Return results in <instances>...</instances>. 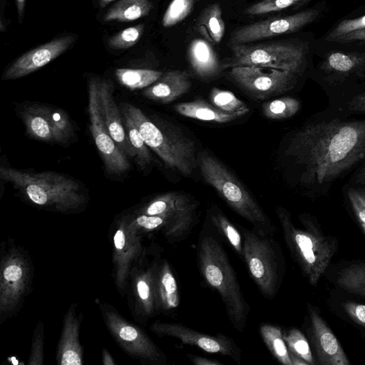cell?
Here are the masks:
<instances>
[{"instance_id":"38","label":"cell","mask_w":365,"mask_h":365,"mask_svg":"<svg viewBox=\"0 0 365 365\" xmlns=\"http://www.w3.org/2000/svg\"><path fill=\"white\" fill-rule=\"evenodd\" d=\"M348 197L355 215L365 234V204L359 198L356 189L348 190Z\"/></svg>"},{"instance_id":"15","label":"cell","mask_w":365,"mask_h":365,"mask_svg":"<svg viewBox=\"0 0 365 365\" xmlns=\"http://www.w3.org/2000/svg\"><path fill=\"white\" fill-rule=\"evenodd\" d=\"M73 40V36H62L27 51L4 71L2 78L16 79L38 70L64 53Z\"/></svg>"},{"instance_id":"20","label":"cell","mask_w":365,"mask_h":365,"mask_svg":"<svg viewBox=\"0 0 365 365\" xmlns=\"http://www.w3.org/2000/svg\"><path fill=\"white\" fill-rule=\"evenodd\" d=\"M175 111L185 116L202 121L227 123L241 117L237 113H228L200 99L178 103Z\"/></svg>"},{"instance_id":"24","label":"cell","mask_w":365,"mask_h":365,"mask_svg":"<svg viewBox=\"0 0 365 365\" xmlns=\"http://www.w3.org/2000/svg\"><path fill=\"white\" fill-rule=\"evenodd\" d=\"M157 294L164 309H173L180 304V294L176 279L169 264L165 262L159 274Z\"/></svg>"},{"instance_id":"31","label":"cell","mask_w":365,"mask_h":365,"mask_svg":"<svg viewBox=\"0 0 365 365\" xmlns=\"http://www.w3.org/2000/svg\"><path fill=\"white\" fill-rule=\"evenodd\" d=\"M211 220L239 255H243V240L237 228L221 212H212Z\"/></svg>"},{"instance_id":"11","label":"cell","mask_w":365,"mask_h":365,"mask_svg":"<svg viewBox=\"0 0 365 365\" xmlns=\"http://www.w3.org/2000/svg\"><path fill=\"white\" fill-rule=\"evenodd\" d=\"M229 73L247 93L261 100L291 90L297 81L292 72L255 66L232 67Z\"/></svg>"},{"instance_id":"7","label":"cell","mask_w":365,"mask_h":365,"mask_svg":"<svg viewBox=\"0 0 365 365\" xmlns=\"http://www.w3.org/2000/svg\"><path fill=\"white\" fill-rule=\"evenodd\" d=\"M232 56L221 63L222 70L255 66L299 73L305 60L307 46L290 41H268L230 46Z\"/></svg>"},{"instance_id":"10","label":"cell","mask_w":365,"mask_h":365,"mask_svg":"<svg viewBox=\"0 0 365 365\" xmlns=\"http://www.w3.org/2000/svg\"><path fill=\"white\" fill-rule=\"evenodd\" d=\"M21 118L27 133L38 140L65 143L74 134L68 115L60 108L34 103L21 111Z\"/></svg>"},{"instance_id":"22","label":"cell","mask_w":365,"mask_h":365,"mask_svg":"<svg viewBox=\"0 0 365 365\" xmlns=\"http://www.w3.org/2000/svg\"><path fill=\"white\" fill-rule=\"evenodd\" d=\"M150 0H119L103 16L105 21L129 22L144 17L150 11Z\"/></svg>"},{"instance_id":"4","label":"cell","mask_w":365,"mask_h":365,"mask_svg":"<svg viewBox=\"0 0 365 365\" xmlns=\"http://www.w3.org/2000/svg\"><path fill=\"white\" fill-rule=\"evenodd\" d=\"M198 258L205 280L220 294L234 327L242 331L249 310L223 247L215 237L205 235L200 241Z\"/></svg>"},{"instance_id":"18","label":"cell","mask_w":365,"mask_h":365,"mask_svg":"<svg viewBox=\"0 0 365 365\" xmlns=\"http://www.w3.org/2000/svg\"><path fill=\"white\" fill-rule=\"evenodd\" d=\"M192 86L187 71L173 70L166 72L153 84L145 88L147 98L168 103L186 93Z\"/></svg>"},{"instance_id":"25","label":"cell","mask_w":365,"mask_h":365,"mask_svg":"<svg viewBox=\"0 0 365 365\" xmlns=\"http://www.w3.org/2000/svg\"><path fill=\"white\" fill-rule=\"evenodd\" d=\"M120 110L127 135L136 155L135 163L141 169H145L150 165L152 161L148 147L145 144L138 126L128 113L121 108H120Z\"/></svg>"},{"instance_id":"32","label":"cell","mask_w":365,"mask_h":365,"mask_svg":"<svg viewBox=\"0 0 365 365\" xmlns=\"http://www.w3.org/2000/svg\"><path fill=\"white\" fill-rule=\"evenodd\" d=\"M289 352L292 353L306 361L309 365H314L309 343L304 335L297 329H292L283 334Z\"/></svg>"},{"instance_id":"23","label":"cell","mask_w":365,"mask_h":365,"mask_svg":"<svg viewBox=\"0 0 365 365\" xmlns=\"http://www.w3.org/2000/svg\"><path fill=\"white\" fill-rule=\"evenodd\" d=\"M364 65L365 56L336 51L329 54L323 68L325 72L343 78Z\"/></svg>"},{"instance_id":"45","label":"cell","mask_w":365,"mask_h":365,"mask_svg":"<svg viewBox=\"0 0 365 365\" xmlns=\"http://www.w3.org/2000/svg\"><path fill=\"white\" fill-rule=\"evenodd\" d=\"M113 242L115 248L118 250H122L125 245V237L123 232L121 230H118L115 233L113 237Z\"/></svg>"},{"instance_id":"48","label":"cell","mask_w":365,"mask_h":365,"mask_svg":"<svg viewBox=\"0 0 365 365\" xmlns=\"http://www.w3.org/2000/svg\"><path fill=\"white\" fill-rule=\"evenodd\" d=\"M19 16L21 18L24 15V5L26 0H16Z\"/></svg>"},{"instance_id":"14","label":"cell","mask_w":365,"mask_h":365,"mask_svg":"<svg viewBox=\"0 0 365 365\" xmlns=\"http://www.w3.org/2000/svg\"><path fill=\"white\" fill-rule=\"evenodd\" d=\"M153 329L158 334L176 338L206 352L228 356L240 362V350L232 339L224 335L205 334L178 323H158L153 325Z\"/></svg>"},{"instance_id":"36","label":"cell","mask_w":365,"mask_h":365,"mask_svg":"<svg viewBox=\"0 0 365 365\" xmlns=\"http://www.w3.org/2000/svg\"><path fill=\"white\" fill-rule=\"evenodd\" d=\"M365 29V15L354 19L341 21L327 36V41H333L334 38L346 34Z\"/></svg>"},{"instance_id":"41","label":"cell","mask_w":365,"mask_h":365,"mask_svg":"<svg viewBox=\"0 0 365 365\" xmlns=\"http://www.w3.org/2000/svg\"><path fill=\"white\" fill-rule=\"evenodd\" d=\"M347 108L351 111L365 112V92L352 98L348 102Z\"/></svg>"},{"instance_id":"42","label":"cell","mask_w":365,"mask_h":365,"mask_svg":"<svg viewBox=\"0 0 365 365\" xmlns=\"http://www.w3.org/2000/svg\"><path fill=\"white\" fill-rule=\"evenodd\" d=\"M365 40V29L356 30L344 35L340 36L334 39L333 41L338 42H349L354 41H364Z\"/></svg>"},{"instance_id":"30","label":"cell","mask_w":365,"mask_h":365,"mask_svg":"<svg viewBox=\"0 0 365 365\" xmlns=\"http://www.w3.org/2000/svg\"><path fill=\"white\" fill-rule=\"evenodd\" d=\"M210 98L212 103L224 112L237 113L242 116L249 112L247 105L229 91L212 88Z\"/></svg>"},{"instance_id":"47","label":"cell","mask_w":365,"mask_h":365,"mask_svg":"<svg viewBox=\"0 0 365 365\" xmlns=\"http://www.w3.org/2000/svg\"><path fill=\"white\" fill-rule=\"evenodd\" d=\"M356 181L365 186V166L356 175Z\"/></svg>"},{"instance_id":"19","label":"cell","mask_w":365,"mask_h":365,"mask_svg":"<svg viewBox=\"0 0 365 365\" xmlns=\"http://www.w3.org/2000/svg\"><path fill=\"white\" fill-rule=\"evenodd\" d=\"M187 56L192 71L202 80L213 79L222 71L215 49L205 39H193L189 45Z\"/></svg>"},{"instance_id":"12","label":"cell","mask_w":365,"mask_h":365,"mask_svg":"<svg viewBox=\"0 0 365 365\" xmlns=\"http://www.w3.org/2000/svg\"><path fill=\"white\" fill-rule=\"evenodd\" d=\"M318 14L317 10L308 9L290 16L270 18L245 25L232 34L229 46L252 43L295 32L313 21Z\"/></svg>"},{"instance_id":"44","label":"cell","mask_w":365,"mask_h":365,"mask_svg":"<svg viewBox=\"0 0 365 365\" xmlns=\"http://www.w3.org/2000/svg\"><path fill=\"white\" fill-rule=\"evenodd\" d=\"M190 360L195 365H222V364L218 361L207 359L203 356L187 355Z\"/></svg>"},{"instance_id":"35","label":"cell","mask_w":365,"mask_h":365,"mask_svg":"<svg viewBox=\"0 0 365 365\" xmlns=\"http://www.w3.org/2000/svg\"><path fill=\"white\" fill-rule=\"evenodd\" d=\"M302 0H263L247 8L244 13L248 15H261L287 9Z\"/></svg>"},{"instance_id":"43","label":"cell","mask_w":365,"mask_h":365,"mask_svg":"<svg viewBox=\"0 0 365 365\" xmlns=\"http://www.w3.org/2000/svg\"><path fill=\"white\" fill-rule=\"evenodd\" d=\"M62 364H81V358L78 354L73 350H67L63 353L61 360Z\"/></svg>"},{"instance_id":"13","label":"cell","mask_w":365,"mask_h":365,"mask_svg":"<svg viewBox=\"0 0 365 365\" xmlns=\"http://www.w3.org/2000/svg\"><path fill=\"white\" fill-rule=\"evenodd\" d=\"M197 204L178 192L162 194L154 198L143 212L148 215L165 217L170 224L174 242L185 237L195 221Z\"/></svg>"},{"instance_id":"34","label":"cell","mask_w":365,"mask_h":365,"mask_svg":"<svg viewBox=\"0 0 365 365\" xmlns=\"http://www.w3.org/2000/svg\"><path fill=\"white\" fill-rule=\"evenodd\" d=\"M144 24L126 28L108 40L109 47L113 49H126L135 45L143 36Z\"/></svg>"},{"instance_id":"29","label":"cell","mask_w":365,"mask_h":365,"mask_svg":"<svg viewBox=\"0 0 365 365\" xmlns=\"http://www.w3.org/2000/svg\"><path fill=\"white\" fill-rule=\"evenodd\" d=\"M299 108L300 103L297 99L283 97L264 103L262 113L267 118L279 120L293 116Z\"/></svg>"},{"instance_id":"6","label":"cell","mask_w":365,"mask_h":365,"mask_svg":"<svg viewBox=\"0 0 365 365\" xmlns=\"http://www.w3.org/2000/svg\"><path fill=\"white\" fill-rule=\"evenodd\" d=\"M197 165L205 181L213 187L238 215L251 223L256 232L273 233L268 217L244 185L220 161L208 153L200 152Z\"/></svg>"},{"instance_id":"21","label":"cell","mask_w":365,"mask_h":365,"mask_svg":"<svg viewBox=\"0 0 365 365\" xmlns=\"http://www.w3.org/2000/svg\"><path fill=\"white\" fill-rule=\"evenodd\" d=\"M196 26L205 40L212 43H220L225 31L220 5L212 4L205 7L199 16Z\"/></svg>"},{"instance_id":"26","label":"cell","mask_w":365,"mask_h":365,"mask_svg":"<svg viewBox=\"0 0 365 365\" xmlns=\"http://www.w3.org/2000/svg\"><path fill=\"white\" fill-rule=\"evenodd\" d=\"M163 73L150 69L118 68L115 76L118 82L130 90L147 88L155 83Z\"/></svg>"},{"instance_id":"50","label":"cell","mask_w":365,"mask_h":365,"mask_svg":"<svg viewBox=\"0 0 365 365\" xmlns=\"http://www.w3.org/2000/svg\"><path fill=\"white\" fill-rule=\"evenodd\" d=\"M115 0H100V6L101 7H105L106 5L110 4V2L113 1Z\"/></svg>"},{"instance_id":"37","label":"cell","mask_w":365,"mask_h":365,"mask_svg":"<svg viewBox=\"0 0 365 365\" xmlns=\"http://www.w3.org/2000/svg\"><path fill=\"white\" fill-rule=\"evenodd\" d=\"M342 307L347 315L357 324L365 327V305L355 302H345Z\"/></svg>"},{"instance_id":"5","label":"cell","mask_w":365,"mask_h":365,"mask_svg":"<svg viewBox=\"0 0 365 365\" xmlns=\"http://www.w3.org/2000/svg\"><path fill=\"white\" fill-rule=\"evenodd\" d=\"M0 177L40 206L51 205L59 209L73 208L84 200L80 185L56 172L30 173L1 166Z\"/></svg>"},{"instance_id":"40","label":"cell","mask_w":365,"mask_h":365,"mask_svg":"<svg viewBox=\"0 0 365 365\" xmlns=\"http://www.w3.org/2000/svg\"><path fill=\"white\" fill-rule=\"evenodd\" d=\"M22 269L16 264L7 266L4 271V279L9 282H15L22 277Z\"/></svg>"},{"instance_id":"39","label":"cell","mask_w":365,"mask_h":365,"mask_svg":"<svg viewBox=\"0 0 365 365\" xmlns=\"http://www.w3.org/2000/svg\"><path fill=\"white\" fill-rule=\"evenodd\" d=\"M137 290L140 299L145 302L148 307L150 306L151 289L149 283L145 279L139 280L137 283Z\"/></svg>"},{"instance_id":"46","label":"cell","mask_w":365,"mask_h":365,"mask_svg":"<svg viewBox=\"0 0 365 365\" xmlns=\"http://www.w3.org/2000/svg\"><path fill=\"white\" fill-rule=\"evenodd\" d=\"M289 356L291 358L292 365H309L308 363L303 359L300 358L299 356L292 353L289 352Z\"/></svg>"},{"instance_id":"8","label":"cell","mask_w":365,"mask_h":365,"mask_svg":"<svg viewBox=\"0 0 365 365\" xmlns=\"http://www.w3.org/2000/svg\"><path fill=\"white\" fill-rule=\"evenodd\" d=\"M242 257L260 292L265 297L272 298L277 289L279 275L269 240L256 232L245 230Z\"/></svg>"},{"instance_id":"28","label":"cell","mask_w":365,"mask_h":365,"mask_svg":"<svg viewBox=\"0 0 365 365\" xmlns=\"http://www.w3.org/2000/svg\"><path fill=\"white\" fill-rule=\"evenodd\" d=\"M336 284L349 293L365 297V263L352 264L342 269Z\"/></svg>"},{"instance_id":"33","label":"cell","mask_w":365,"mask_h":365,"mask_svg":"<svg viewBox=\"0 0 365 365\" xmlns=\"http://www.w3.org/2000/svg\"><path fill=\"white\" fill-rule=\"evenodd\" d=\"M196 0H172L164 13L162 24L173 26L185 19L192 11Z\"/></svg>"},{"instance_id":"9","label":"cell","mask_w":365,"mask_h":365,"mask_svg":"<svg viewBox=\"0 0 365 365\" xmlns=\"http://www.w3.org/2000/svg\"><path fill=\"white\" fill-rule=\"evenodd\" d=\"M97 81L98 78H91L88 82V110L91 134L107 172L121 175L130 170V164L106 127L99 101Z\"/></svg>"},{"instance_id":"51","label":"cell","mask_w":365,"mask_h":365,"mask_svg":"<svg viewBox=\"0 0 365 365\" xmlns=\"http://www.w3.org/2000/svg\"><path fill=\"white\" fill-rule=\"evenodd\" d=\"M200 1V0H196V1Z\"/></svg>"},{"instance_id":"2","label":"cell","mask_w":365,"mask_h":365,"mask_svg":"<svg viewBox=\"0 0 365 365\" xmlns=\"http://www.w3.org/2000/svg\"><path fill=\"white\" fill-rule=\"evenodd\" d=\"M277 214L288 248L309 282L316 285L337 250L336 240L325 235L307 215L299 217L304 226L301 229L284 209L278 208Z\"/></svg>"},{"instance_id":"1","label":"cell","mask_w":365,"mask_h":365,"mask_svg":"<svg viewBox=\"0 0 365 365\" xmlns=\"http://www.w3.org/2000/svg\"><path fill=\"white\" fill-rule=\"evenodd\" d=\"M285 153L301 168L303 183L331 182L365 160V120L307 125L294 134Z\"/></svg>"},{"instance_id":"27","label":"cell","mask_w":365,"mask_h":365,"mask_svg":"<svg viewBox=\"0 0 365 365\" xmlns=\"http://www.w3.org/2000/svg\"><path fill=\"white\" fill-rule=\"evenodd\" d=\"M259 332L271 354L282 364L292 365L289 352L280 327L272 324H262Z\"/></svg>"},{"instance_id":"49","label":"cell","mask_w":365,"mask_h":365,"mask_svg":"<svg viewBox=\"0 0 365 365\" xmlns=\"http://www.w3.org/2000/svg\"><path fill=\"white\" fill-rule=\"evenodd\" d=\"M356 192L359 197V198L362 200V202L365 204V190L362 189H356Z\"/></svg>"},{"instance_id":"3","label":"cell","mask_w":365,"mask_h":365,"mask_svg":"<svg viewBox=\"0 0 365 365\" xmlns=\"http://www.w3.org/2000/svg\"><path fill=\"white\" fill-rule=\"evenodd\" d=\"M124 109L135 125L148 148L163 163L185 176L192 175L196 167L195 146L193 140L181 130L164 121H153L135 106L122 103Z\"/></svg>"},{"instance_id":"17","label":"cell","mask_w":365,"mask_h":365,"mask_svg":"<svg viewBox=\"0 0 365 365\" xmlns=\"http://www.w3.org/2000/svg\"><path fill=\"white\" fill-rule=\"evenodd\" d=\"M97 86L105 123L112 138L128 158L135 159V153L127 135L120 110L113 98V82L98 78Z\"/></svg>"},{"instance_id":"16","label":"cell","mask_w":365,"mask_h":365,"mask_svg":"<svg viewBox=\"0 0 365 365\" xmlns=\"http://www.w3.org/2000/svg\"><path fill=\"white\" fill-rule=\"evenodd\" d=\"M312 341L317 355L316 364L349 365L341 345L319 312L309 306Z\"/></svg>"}]
</instances>
